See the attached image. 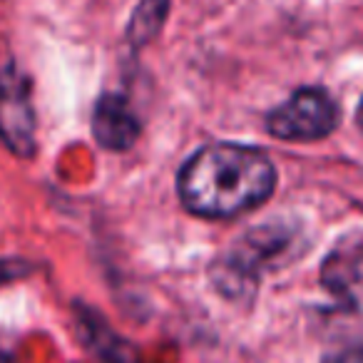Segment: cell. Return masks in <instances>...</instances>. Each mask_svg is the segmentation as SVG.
<instances>
[{
	"label": "cell",
	"mask_w": 363,
	"mask_h": 363,
	"mask_svg": "<svg viewBox=\"0 0 363 363\" xmlns=\"http://www.w3.org/2000/svg\"><path fill=\"white\" fill-rule=\"evenodd\" d=\"M169 13V0H142L127 28V38L135 48L150 43L162 30Z\"/></svg>",
	"instance_id": "52a82bcc"
},
{
	"label": "cell",
	"mask_w": 363,
	"mask_h": 363,
	"mask_svg": "<svg viewBox=\"0 0 363 363\" xmlns=\"http://www.w3.org/2000/svg\"><path fill=\"white\" fill-rule=\"evenodd\" d=\"M92 135L105 150L125 152L140 137V122L122 95H102L92 115Z\"/></svg>",
	"instance_id": "5b68a950"
},
{
	"label": "cell",
	"mask_w": 363,
	"mask_h": 363,
	"mask_svg": "<svg viewBox=\"0 0 363 363\" xmlns=\"http://www.w3.org/2000/svg\"><path fill=\"white\" fill-rule=\"evenodd\" d=\"M321 281L346 303H363V232L341 239L321 267Z\"/></svg>",
	"instance_id": "277c9868"
},
{
	"label": "cell",
	"mask_w": 363,
	"mask_h": 363,
	"mask_svg": "<svg viewBox=\"0 0 363 363\" xmlns=\"http://www.w3.org/2000/svg\"><path fill=\"white\" fill-rule=\"evenodd\" d=\"M296 247L294 237L286 229L279 227H262L257 232H252L249 237H244V244L237 249V264L242 272H252V269H262L264 264H272L279 259H289V252Z\"/></svg>",
	"instance_id": "8992f818"
},
{
	"label": "cell",
	"mask_w": 363,
	"mask_h": 363,
	"mask_svg": "<svg viewBox=\"0 0 363 363\" xmlns=\"http://www.w3.org/2000/svg\"><path fill=\"white\" fill-rule=\"evenodd\" d=\"M358 122H361V127H363V100H361V107H358Z\"/></svg>",
	"instance_id": "9c48e42d"
},
{
	"label": "cell",
	"mask_w": 363,
	"mask_h": 363,
	"mask_svg": "<svg viewBox=\"0 0 363 363\" xmlns=\"http://www.w3.org/2000/svg\"><path fill=\"white\" fill-rule=\"evenodd\" d=\"M0 363H13L11 358H0Z\"/></svg>",
	"instance_id": "30bf717a"
},
{
	"label": "cell",
	"mask_w": 363,
	"mask_h": 363,
	"mask_svg": "<svg viewBox=\"0 0 363 363\" xmlns=\"http://www.w3.org/2000/svg\"><path fill=\"white\" fill-rule=\"evenodd\" d=\"M323 363H363V346L336 351V353H331V356L323 358Z\"/></svg>",
	"instance_id": "ba28073f"
},
{
	"label": "cell",
	"mask_w": 363,
	"mask_h": 363,
	"mask_svg": "<svg viewBox=\"0 0 363 363\" xmlns=\"http://www.w3.org/2000/svg\"><path fill=\"white\" fill-rule=\"evenodd\" d=\"M338 105L321 87H301L286 102L269 112L267 130L277 140L313 142L338 127Z\"/></svg>",
	"instance_id": "7a4b0ae2"
},
{
	"label": "cell",
	"mask_w": 363,
	"mask_h": 363,
	"mask_svg": "<svg viewBox=\"0 0 363 363\" xmlns=\"http://www.w3.org/2000/svg\"><path fill=\"white\" fill-rule=\"evenodd\" d=\"M0 140L21 157H30L35 152L30 80L16 65L0 70Z\"/></svg>",
	"instance_id": "3957f363"
},
{
	"label": "cell",
	"mask_w": 363,
	"mask_h": 363,
	"mask_svg": "<svg viewBox=\"0 0 363 363\" xmlns=\"http://www.w3.org/2000/svg\"><path fill=\"white\" fill-rule=\"evenodd\" d=\"M277 187V169L262 150L209 145L197 150L179 172V197L189 212L227 219L267 202Z\"/></svg>",
	"instance_id": "6da1fadb"
}]
</instances>
